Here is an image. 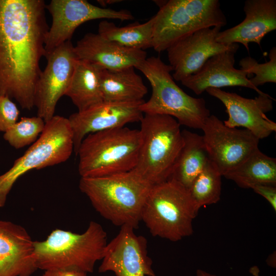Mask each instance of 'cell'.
Returning a JSON list of instances; mask_svg holds the SVG:
<instances>
[{"label":"cell","instance_id":"cell-1","mask_svg":"<svg viewBox=\"0 0 276 276\" xmlns=\"http://www.w3.org/2000/svg\"><path fill=\"white\" fill-rule=\"evenodd\" d=\"M43 0H0V95L34 107L49 29Z\"/></svg>","mask_w":276,"mask_h":276},{"label":"cell","instance_id":"cell-2","mask_svg":"<svg viewBox=\"0 0 276 276\" xmlns=\"http://www.w3.org/2000/svg\"><path fill=\"white\" fill-rule=\"evenodd\" d=\"M152 186L133 170L97 177H81L79 188L99 214L119 226L134 229Z\"/></svg>","mask_w":276,"mask_h":276},{"label":"cell","instance_id":"cell-3","mask_svg":"<svg viewBox=\"0 0 276 276\" xmlns=\"http://www.w3.org/2000/svg\"><path fill=\"white\" fill-rule=\"evenodd\" d=\"M107 234L102 225L91 221L82 234L56 229L43 241H34L37 269L74 270L91 273L103 258Z\"/></svg>","mask_w":276,"mask_h":276},{"label":"cell","instance_id":"cell-4","mask_svg":"<svg viewBox=\"0 0 276 276\" xmlns=\"http://www.w3.org/2000/svg\"><path fill=\"white\" fill-rule=\"evenodd\" d=\"M135 68L144 74L152 87L151 97L140 106L143 113L169 116L180 126L201 129L211 115L205 101L189 95L176 84L170 74L171 65L160 57L152 56Z\"/></svg>","mask_w":276,"mask_h":276},{"label":"cell","instance_id":"cell-5","mask_svg":"<svg viewBox=\"0 0 276 276\" xmlns=\"http://www.w3.org/2000/svg\"><path fill=\"white\" fill-rule=\"evenodd\" d=\"M141 136L139 129L124 126L90 133L81 142L78 156L81 177H97L135 168Z\"/></svg>","mask_w":276,"mask_h":276},{"label":"cell","instance_id":"cell-6","mask_svg":"<svg viewBox=\"0 0 276 276\" xmlns=\"http://www.w3.org/2000/svg\"><path fill=\"white\" fill-rule=\"evenodd\" d=\"M198 211L188 190L168 180L151 187L141 221L153 236L176 242L193 234V221Z\"/></svg>","mask_w":276,"mask_h":276},{"label":"cell","instance_id":"cell-7","mask_svg":"<svg viewBox=\"0 0 276 276\" xmlns=\"http://www.w3.org/2000/svg\"><path fill=\"white\" fill-rule=\"evenodd\" d=\"M141 141L133 169L151 186L168 180L183 144L180 125L172 117L144 114Z\"/></svg>","mask_w":276,"mask_h":276},{"label":"cell","instance_id":"cell-8","mask_svg":"<svg viewBox=\"0 0 276 276\" xmlns=\"http://www.w3.org/2000/svg\"><path fill=\"white\" fill-rule=\"evenodd\" d=\"M158 2L152 36V48L158 53L198 30L227 23L218 0Z\"/></svg>","mask_w":276,"mask_h":276},{"label":"cell","instance_id":"cell-9","mask_svg":"<svg viewBox=\"0 0 276 276\" xmlns=\"http://www.w3.org/2000/svg\"><path fill=\"white\" fill-rule=\"evenodd\" d=\"M74 151L73 131L68 118L55 115L45 122L38 139L12 167L0 175V208L16 181L25 173L53 166L67 160Z\"/></svg>","mask_w":276,"mask_h":276},{"label":"cell","instance_id":"cell-10","mask_svg":"<svg viewBox=\"0 0 276 276\" xmlns=\"http://www.w3.org/2000/svg\"><path fill=\"white\" fill-rule=\"evenodd\" d=\"M201 130L210 160L223 176L259 148L260 140L249 130L228 127L214 115L206 119Z\"/></svg>","mask_w":276,"mask_h":276},{"label":"cell","instance_id":"cell-11","mask_svg":"<svg viewBox=\"0 0 276 276\" xmlns=\"http://www.w3.org/2000/svg\"><path fill=\"white\" fill-rule=\"evenodd\" d=\"M46 9L52 23L45 40V56L64 42L71 40L76 29L81 24L98 19L132 20L128 10H116L94 5L85 0H52Z\"/></svg>","mask_w":276,"mask_h":276},{"label":"cell","instance_id":"cell-12","mask_svg":"<svg viewBox=\"0 0 276 276\" xmlns=\"http://www.w3.org/2000/svg\"><path fill=\"white\" fill-rule=\"evenodd\" d=\"M47 60L35 87L34 105L45 122L55 116L57 104L71 82L78 60L74 46L67 41L45 56Z\"/></svg>","mask_w":276,"mask_h":276},{"label":"cell","instance_id":"cell-13","mask_svg":"<svg viewBox=\"0 0 276 276\" xmlns=\"http://www.w3.org/2000/svg\"><path fill=\"white\" fill-rule=\"evenodd\" d=\"M130 226H122L107 243L99 272H113L116 276H155L148 255L147 241Z\"/></svg>","mask_w":276,"mask_h":276},{"label":"cell","instance_id":"cell-14","mask_svg":"<svg viewBox=\"0 0 276 276\" xmlns=\"http://www.w3.org/2000/svg\"><path fill=\"white\" fill-rule=\"evenodd\" d=\"M144 101H103L72 114L68 119L73 131L75 154L82 140L89 134L140 122L144 116L140 106Z\"/></svg>","mask_w":276,"mask_h":276},{"label":"cell","instance_id":"cell-15","mask_svg":"<svg viewBox=\"0 0 276 276\" xmlns=\"http://www.w3.org/2000/svg\"><path fill=\"white\" fill-rule=\"evenodd\" d=\"M205 91L224 105L228 114V119L223 122L225 126L243 127L259 140L268 137L276 131V123L266 115L272 110L274 100L267 94L248 99L221 88H209Z\"/></svg>","mask_w":276,"mask_h":276},{"label":"cell","instance_id":"cell-16","mask_svg":"<svg viewBox=\"0 0 276 276\" xmlns=\"http://www.w3.org/2000/svg\"><path fill=\"white\" fill-rule=\"evenodd\" d=\"M221 28L215 26L198 30L166 50L174 80L181 81L194 74L211 57L238 44L226 45L217 42L216 37Z\"/></svg>","mask_w":276,"mask_h":276},{"label":"cell","instance_id":"cell-17","mask_svg":"<svg viewBox=\"0 0 276 276\" xmlns=\"http://www.w3.org/2000/svg\"><path fill=\"white\" fill-rule=\"evenodd\" d=\"M238 48L237 44L231 49L211 57L196 73L181 81V84L197 95L209 88L235 86L252 89L259 95L267 94L250 82L245 71L234 67L235 55Z\"/></svg>","mask_w":276,"mask_h":276},{"label":"cell","instance_id":"cell-18","mask_svg":"<svg viewBox=\"0 0 276 276\" xmlns=\"http://www.w3.org/2000/svg\"><path fill=\"white\" fill-rule=\"evenodd\" d=\"M244 19L233 27L220 31L217 42L226 45L242 43L249 52V43L261 45L264 37L276 29L275 0H247Z\"/></svg>","mask_w":276,"mask_h":276},{"label":"cell","instance_id":"cell-19","mask_svg":"<svg viewBox=\"0 0 276 276\" xmlns=\"http://www.w3.org/2000/svg\"><path fill=\"white\" fill-rule=\"evenodd\" d=\"M34 241L22 226L0 219V276H30L37 270Z\"/></svg>","mask_w":276,"mask_h":276},{"label":"cell","instance_id":"cell-20","mask_svg":"<svg viewBox=\"0 0 276 276\" xmlns=\"http://www.w3.org/2000/svg\"><path fill=\"white\" fill-rule=\"evenodd\" d=\"M74 49L78 59L106 70L135 68L147 58L144 50L120 45L98 33L85 34L78 41Z\"/></svg>","mask_w":276,"mask_h":276},{"label":"cell","instance_id":"cell-21","mask_svg":"<svg viewBox=\"0 0 276 276\" xmlns=\"http://www.w3.org/2000/svg\"><path fill=\"white\" fill-rule=\"evenodd\" d=\"M182 147L168 180H172L189 189L195 178L210 161L202 135L182 130Z\"/></svg>","mask_w":276,"mask_h":276},{"label":"cell","instance_id":"cell-22","mask_svg":"<svg viewBox=\"0 0 276 276\" xmlns=\"http://www.w3.org/2000/svg\"><path fill=\"white\" fill-rule=\"evenodd\" d=\"M134 67L118 70L102 69L100 88L103 101L127 102L143 100L148 93Z\"/></svg>","mask_w":276,"mask_h":276},{"label":"cell","instance_id":"cell-23","mask_svg":"<svg viewBox=\"0 0 276 276\" xmlns=\"http://www.w3.org/2000/svg\"><path fill=\"white\" fill-rule=\"evenodd\" d=\"M101 70L88 61L77 60L65 96L71 99L78 111L103 101L100 88Z\"/></svg>","mask_w":276,"mask_h":276},{"label":"cell","instance_id":"cell-24","mask_svg":"<svg viewBox=\"0 0 276 276\" xmlns=\"http://www.w3.org/2000/svg\"><path fill=\"white\" fill-rule=\"evenodd\" d=\"M224 177L244 189L257 185L276 186V159L258 148Z\"/></svg>","mask_w":276,"mask_h":276},{"label":"cell","instance_id":"cell-25","mask_svg":"<svg viewBox=\"0 0 276 276\" xmlns=\"http://www.w3.org/2000/svg\"><path fill=\"white\" fill-rule=\"evenodd\" d=\"M154 22V16L144 23L124 27L117 26L113 22L105 20L99 23L98 33L120 45L144 50L152 48Z\"/></svg>","mask_w":276,"mask_h":276},{"label":"cell","instance_id":"cell-26","mask_svg":"<svg viewBox=\"0 0 276 276\" xmlns=\"http://www.w3.org/2000/svg\"><path fill=\"white\" fill-rule=\"evenodd\" d=\"M213 163L210 161L195 178L188 191L196 208L218 202L221 194V177Z\"/></svg>","mask_w":276,"mask_h":276},{"label":"cell","instance_id":"cell-27","mask_svg":"<svg viewBox=\"0 0 276 276\" xmlns=\"http://www.w3.org/2000/svg\"><path fill=\"white\" fill-rule=\"evenodd\" d=\"M45 125L44 121L37 116L23 117L4 132L3 137L12 147L20 149L36 142Z\"/></svg>","mask_w":276,"mask_h":276},{"label":"cell","instance_id":"cell-28","mask_svg":"<svg viewBox=\"0 0 276 276\" xmlns=\"http://www.w3.org/2000/svg\"><path fill=\"white\" fill-rule=\"evenodd\" d=\"M269 60L259 63L249 56L241 59L239 63L240 68L247 74V77L255 74L249 79L250 82L256 87L266 83H276V48L272 47L269 54Z\"/></svg>","mask_w":276,"mask_h":276},{"label":"cell","instance_id":"cell-29","mask_svg":"<svg viewBox=\"0 0 276 276\" xmlns=\"http://www.w3.org/2000/svg\"><path fill=\"white\" fill-rule=\"evenodd\" d=\"M20 111L7 96L0 95V132H5L18 121Z\"/></svg>","mask_w":276,"mask_h":276},{"label":"cell","instance_id":"cell-30","mask_svg":"<svg viewBox=\"0 0 276 276\" xmlns=\"http://www.w3.org/2000/svg\"><path fill=\"white\" fill-rule=\"evenodd\" d=\"M251 189L266 199L276 212V186L257 185L252 187Z\"/></svg>","mask_w":276,"mask_h":276},{"label":"cell","instance_id":"cell-31","mask_svg":"<svg viewBox=\"0 0 276 276\" xmlns=\"http://www.w3.org/2000/svg\"><path fill=\"white\" fill-rule=\"evenodd\" d=\"M87 274L77 270L52 269L44 270L41 276H87Z\"/></svg>","mask_w":276,"mask_h":276},{"label":"cell","instance_id":"cell-32","mask_svg":"<svg viewBox=\"0 0 276 276\" xmlns=\"http://www.w3.org/2000/svg\"><path fill=\"white\" fill-rule=\"evenodd\" d=\"M119 2H121V1L117 0H107V1H98V3L104 8L106 5L114 4L116 3H118Z\"/></svg>","mask_w":276,"mask_h":276},{"label":"cell","instance_id":"cell-33","mask_svg":"<svg viewBox=\"0 0 276 276\" xmlns=\"http://www.w3.org/2000/svg\"><path fill=\"white\" fill-rule=\"evenodd\" d=\"M196 276H217V275L211 274L201 269H198L196 270Z\"/></svg>","mask_w":276,"mask_h":276}]
</instances>
